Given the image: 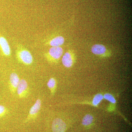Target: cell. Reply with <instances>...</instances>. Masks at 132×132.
<instances>
[{"label": "cell", "mask_w": 132, "mask_h": 132, "mask_svg": "<svg viewBox=\"0 0 132 132\" xmlns=\"http://www.w3.org/2000/svg\"><path fill=\"white\" fill-rule=\"evenodd\" d=\"M62 61L63 65L66 67L70 68L72 67L73 60L71 53L68 52L65 53L62 57Z\"/></svg>", "instance_id": "obj_8"}, {"label": "cell", "mask_w": 132, "mask_h": 132, "mask_svg": "<svg viewBox=\"0 0 132 132\" xmlns=\"http://www.w3.org/2000/svg\"><path fill=\"white\" fill-rule=\"evenodd\" d=\"M63 53V50L60 47H52L48 52L45 54V57L48 60H59L61 57Z\"/></svg>", "instance_id": "obj_2"}, {"label": "cell", "mask_w": 132, "mask_h": 132, "mask_svg": "<svg viewBox=\"0 0 132 132\" xmlns=\"http://www.w3.org/2000/svg\"><path fill=\"white\" fill-rule=\"evenodd\" d=\"M52 129L53 132H65L66 124L61 119L56 118L52 123Z\"/></svg>", "instance_id": "obj_6"}, {"label": "cell", "mask_w": 132, "mask_h": 132, "mask_svg": "<svg viewBox=\"0 0 132 132\" xmlns=\"http://www.w3.org/2000/svg\"><path fill=\"white\" fill-rule=\"evenodd\" d=\"M93 121V117L91 114H86L82 119V123L84 126H87L91 125Z\"/></svg>", "instance_id": "obj_12"}, {"label": "cell", "mask_w": 132, "mask_h": 132, "mask_svg": "<svg viewBox=\"0 0 132 132\" xmlns=\"http://www.w3.org/2000/svg\"><path fill=\"white\" fill-rule=\"evenodd\" d=\"M7 110L4 106L0 105V118L2 117L6 114Z\"/></svg>", "instance_id": "obj_15"}, {"label": "cell", "mask_w": 132, "mask_h": 132, "mask_svg": "<svg viewBox=\"0 0 132 132\" xmlns=\"http://www.w3.org/2000/svg\"><path fill=\"white\" fill-rule=\"evenodd\" d=\"M42 105V101L40 99H37L32 107L29 110L28 115L26 120V122H28L36 116L40 110Z\"/></svg>", "instance_id": "obj_3"}, {"label": "cell", "mask_w": 132, "mask_h": 132, "mask_svg": "<svg viewBox=\"0 0 132 132\" xmlns=\"http://www.w3.org/2000/svg\"><path fill=\"white\" fill-rule=\"evenodd\" d=\"M10 86L12 93H14L16 92V88L20 82L19 76L15 73H12L10 76Z\"/></svg>", "instance_id": "obj_7"}, {"label": "cell", "mask_w": 132, "mask_h": 132, "mask_svg": "<svg viewBox=\"0 0 132 132\" xmlns=\"http://www.w3.org/2000/svg\"><path fill=\"white\" fill-rule=\"evenodd\" d=\"M16 91L20 98H24L27 96L28 93V85L26 80L22 79L20 80Z\"/></svg>", "instance_id": "obj_4"}, {"label": "cell", "mask_w": 132, "mask_h": 132, "mask_svg": "<svg viewBox=\"0 0 132 132\" xmlns=\"http://www.w3.org/2000/svg\"><path fill=\"white\" fill-rule=\"evenodd\" d=\"M104 98L113 104H115L116 102V101L114 97L110 94H106L104 95Z\"/></svg>", "instance_id": "obj_14"}, {"label": "cell", "mask_w": 132, "mask_h": 132, "mask_svg": "<svg viewBox=\"0 0 132 132\" xmlns=\"http://www.w3.org/2000/svg\"><path fill=\"white\" fill-rule=\"evenodd\" d=\"M16 58L18 61L27 65L33 63V57L30 52L21 45H19L16 50Z\"/></svg>", "instance_id": "obj_1"}, {"label": "cell", "mask_w": 132, "mask_h": 132, "mask_svg": "<svg viewBox=\"0 0 132 132\" xmlns=\"http://www.w3.org/2000/svg\"><path fill=\"white\" fill-rule=\"evenodd\" d=\"M64 39L62 36H58L53 38L49 42V45L52 47H60L63 45Z\"/></svg>", "instance_id": "obj_9"}, {"label": "cell", "mask_w": 132, "mask_h": 132, "mask_svg": "<svg viewBox=\"0 0 132 132\" xmlns=\"http://www.w3.org/2000/svg\"><path fill=\"white\" fill-rule=\"evenodd\" d=\"M48 87L51 91L52 94L54 93L56 87V81L55 79L54 78L50 79L47 83Z\"/></svg>", "instance_id": "obj_11"}, {"label": "cell", "mask_w": 132, "mask_h": 132, "mask_svg": "<svg viewBox=\"0 0 132 132\" xmlns=\"http://www.w3.org/2000/svg\"><path fill=\"white\" fill-rule=\"evenodd\" d=\"M103 98L104 97L102 94H99L96 95L93 100V105L95 106L98 105L101 101L103 100Z\"/></svg>", "instance_id": "obj_13"}, {"label": "cell", "mask_w": 132, "mask_h": 132, "mask_svg": "<svg viewBox=\"0 0 132 132\" xmlns=\"http://www.w3.org/2000/svg\"><path fill=\"white\" fill-rule=\"evenodd\" d=\"M92 51L95 54H102L106 51V48L104 45L97 44L93 46Z\"/></svg>", "instance_id": "obj_10"}, {"label": "cell", "mask_w": 132, "mask_h": 132, "mask_svg": "<svg viewBox=\"0 0 132 132\" xmlns=\"http://www.w3.org/2000/svg\"><path fill=\"white\" fill-rule=\"evenodd\" d=\"M0 50L2 53L6 57H9L11 54L10 46L6 39L0 34Z\"/></svg>", "instance_id": "obj_5"}]
</instances>
